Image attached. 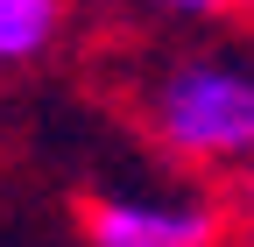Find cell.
<instances>
[{
  "instance_id": "6da1fadb",
  "label": "cell",
  "mask_w": 254,
  "mask_h": 247,
  "mask_svg": "<svg viewBox=\"0 0 254 247\" xmlns=\"http://www.w3.org/2000/svg\"><path fill=\"white\" fill-rule=\"evenodd\" d=\"M148 148L184 177H247L254 170V71L226 57H170L134 92Z\"/></svg>"
},
{
  "instance_id": "7a4b0ae2",
  "label": "cell",
  "mask_w": 254,
  "mask_h": 247,
  "mask_svg": "<svg viewBox=\"0 0 254 247\" xmlns=\"http://www.w3.org/2000/svg\"><path fill=\"white\" fill-rule=\"evenodd\" d=\"M85 247H233L226 198L198 184L163 191H99L85 198Z\"/></svg>"
},
{
  "instance_id": "3957f363",
  "label": "cell",
  "mask_w": 254,
  "mask_h": 247,
  "mask_svg": "<svg viewBox=\"0 0 254 247\" xmlns=\"http://www.w3.org/2000/svg\"><path fill=\"white\" fill-rule=\"evenodd\" d=\"M71 0H0V64H36L64 43Z\"/></svg>"
},
{
  "instance_id": "277c9868",
  "label": "cell",
  "mask_w": 254,
  "mask_h": 247,
  "mask_svg": "<svg viewBox=\"0 0 254 247\" xmlns=\"http://www.w3.org/2000/svg\"><path fill=\"white\" fill-rule=\"evenodd\" d=\"M148 14H170V21H233L247 14V0H134Z\"/></svg>"
},
{
  "instance_id": "5b68a950",
  "label": "cell",
  "mask_w": 254,
  "mask_h": 247,
  "mask_svg": "<svg viewBox=\"0 0 254 247\" xmlns=\"http://www.w3.org/2000/svg\"><path fill=\"white\" fill-rule=\"evenodd\" d=\"M226 219H233V247H254V170L233 184V198H226Z\"/></svg>"
},
{
  "instance_id": "8992f818",
  "label": "cell",
  "mask_w": 254,
  "mask_h": 247,
  "mask_svg": "<svg viewBox=\"0 0 254 247\" xmlns=\"http://www.w3.org/2000/svg\"><path fill=\"white\" fill-rule=\"evenodd\" d=\"M247 21H254V0H247Z\"/></svg>"
}]
</instances>
